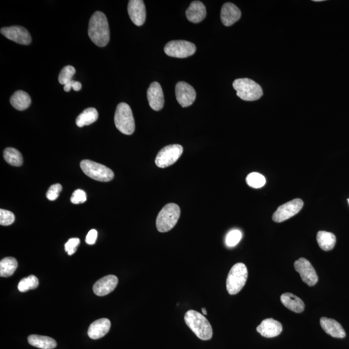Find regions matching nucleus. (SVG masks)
I'll return each instance as SVG.
<instances>
[{
    "label": "nucleus",
    "instance_id": "nucleus-1",
    "mask_svg": "<svg viewBox=\"0 0 349 349\" xmlns=\"http://www.w3.org/2000/svg\"><path fill=\"white\" fill-rule=\"evenodd\" d=\"M88 35L91 41L99 47L106 46L110 39L108 19L102 12L97 11L90 18Z\"/></svg>",
    "mask_w": 349,
    "mask_h": 349
},
{
    "label": "nucleus",
    "instance_id": "nucleus-2",
    "mask_svg": "<svg viewBox=\"0 0 349 349\" xmlns=\"http://www.w3.org/2000/svg\"><path fill=\"white\" fill-rule=\"evenodd\" d=\"M184 321L199 339L209 340L212 338V327L205 315L196 310H191L185 314Z\"/></svg>",
    "mask_w": 349,
    "mask_h": 349
},
{
    "label": "nucleus",
    "instance_id": "nucleus-3",
    "mask_svg": "<svg viewBox=\"0 0 349 349\" xmlns=\"http://www.w3.org/2000/svg\"><path fill=\"white\" fill-rule=\"evenodd\" d=\"M179 206L174 203L166 205L159 212L156 220V227L161 233L170 231L179 219Z\"/></svg>",
    "mask_w": 349,
    "mask_h": 349
},
{
    "label": "nucleus",
    "instance_id": "nucleus-4",
    "mask_svg": "<svg viewBox=\"0 0 349 349\" xmlns=\"http://www.w3.org/2000/svg\"><path fill=\"white\" fill-rule=\"evenodd\" d=\"M237 96L245 101H255L263 96V89L260 85L249 78H239L233 83Z\"/></svg>",
    "mask_w": 349,
    "mask_h": 349
},
{
    "label": "nucleus",
    "instance_id": "nucleus-5",
    "mask_svg": "<svg viewBox=\"0 0 349 349\" xmlns=\"http://www.w3.org/2000/svg\"><path fill=\"white\" fill-rule=\"evenodd\" d=\"M248 278V269L244 263L233 266L227 279V289L230 295L238 294L245 285Z\"/></svg>",
    "mask_w": 349,
    "mask_h": 349
},
{
    "label": "nucleus",
    "instance_id": "nucleus-6",
    "mask_svg": "<svg viewBox=\"0 0 349 349\" xmlns=\"http://www.w3.org/2000/svg\"><path fill=\"white\" fill-rule=\"evenodd\" d=\"M116 128L125 135L134 134L135 123L132 109L128 104L122 103L118 104L115 115Z\"/></svg>",
    "mask_w": 349,
    "mask_h": 349
},
{
    "label": "nucleus",
    "instance_id": "nucleus-7",
    "mask_svg": "<svg viewBox=\"0 0 349 349\" xmlns=\"http://www.w3.org/2000/svg\"><path fill=\"white\" fill-rule=\"evenodd\" d=\"M80 167L87 176L98 181L109 182L114 178V173L110 168L92 161H82Z\"/></svg>",
    "mask_w": 349,
    "mask_h": 349
},
{
    "label": "nucleus",
    "instance_id": "nucleus-8",
    "mask_svg": "<svg viewBox=\"0 0 349 349\" xmlns=\"http://www.w3.org/2000/svg\"><path fill=\"white\" fill-rule=\"evenodd\" d=\"M183 152V148L179 144L169 145L158 152L155 158L156 165L160 168L169 167L179 160Z\"/></svg>",
    "mask_w": 349,
    "mask_h": 349
},
{
    "label": "nucleus",
    "instance_id": "nucleus-9",
    "mask_svg": "<svg viewBox=\"0 0 349 349\" xmlns=\"http://www.w3.org/2000/svg\"><path fill=\"white\" fill-rule=\"evenodd\" d=\"M196 47L193 43L185 40H174L168 42L165 47V52L168 56L174 58H184L193 55L196 53Z\"/></svg>",
    "mask_w": 349,
    "mask_h": 349
},
{
    "label": "nucleus",
    "instance_id": "nucleus-10",
    "mask_svg": "<svg viewBox=\"0 0 349 349\" xmlns=\"http://www.w3.org/2000/svg\"><path fill=\"white\" fill-rule=\"evenodd\" d=\"M303 206V202L301 199H293L280 206L273 214L272 219L275 223L283 222L300 212Z\"/></svg>",
    "mask_w": 349,
    "mask_h": 349
},
{
    "label": "nucleus",
    "instance_id": "nucleus-11",
    "mask_svg": "<svg viewBox=\"0 0 349 349\" xmlns=\"http://www.w3.org/2000/svg\"><path fill=\"white\" fill-rule=\"evenodd\" d=\"M294 265L296 271L300 274L304 282L310 287L314 286L317 283L318 275L309 261L301 258L296 261Z\"/></svg>",
    "mask_w": 349,
    "mask_h": 349
},
{
    "label": "nucleus",
    "instance_id": "nucleus-12",
    "mask_svg": "<svg viewBox=\"0 0 349 349\" xmlns=\"http://www.w3.org/2000/svg\"><path fill=\"white\" fill-rule=\"evenodd\" d=\"M175 94L178 103L183 108L192 105L196 99V92L194 87L185 82L177 83Z\"/></svg>",
    "mask_w": 349,
    "mask_h": 349
},
{
    "label": "nucleus",
    "instance_id": "nucleus-13",
    "mask_svg": "<svg viewBox=\"0 0 349 349\" xmlns=\"http://www.w3.org/2000/svg\"><path fill=\"white\" fill-rule=\"evenodd\" d=\"M1 33L7 39L19 44L28 45L31 42V37L29 33L25 28L21 26L3 27L1 28Z\"/></svg>",
    "mask_w": 349,
    "mask_h": 349
},
{
    "label": "nucleus",
    "instance_id": "nucleus-14",
    "mask_svg": "<svg viewBox=\"0 0 349 349\" xmlns=\"http://www.w3.org/2000/svg\"><path fill=\"white\" fill-rule=\"evenodd\" d=\"M128 14L133 23L137 26L144 24L146 18V7L142 0H131L128 4Z\"/></svg>",
    "mask_w": 349,
    "mask_h": 349
},
{
    "label": "nucleus",
    "instance_id": "nucleus-15",
    "mask_svg": "<svg viewBox=\"0 0 349 349\" xmlns=\"http://www.w3.org/2000/svg\"><path fill=\"white\" fill-rule=\"evenodd\" d=\"M147 98L151 109L156 111L162 110L165 104V98L162 87L158 82H154L149 85L147 91Z\"/></svg>",
    "mask_w": 349,
    "mask_h": 349
},
{
    "label": "nucleus",
    "instance_id": "nucleus-16",
    "mask_svg": "<svg viewBox=\"0 0 349 349\" xmlns=\"http://www.w3.org/2000/svg\"><path fill=\"white\" fill-rule=\"evenodd\" d=\"M118 282V279L115 275H106L96 282L92 287V290L97 296H106L112 293L117 286Z\"/></svg>",
    "mask_w": 349,
    "mask_h": 349
},
{
    "label": "nucleus",
    "instance_id": "nucleus-17",
    "mask_svg": "<svg viewBox=\"0 0 349 349\" xmlns=\"http://www.w3.org/2000/svg\"><path fill=\"white\" fill-rule=\"evenodd\" d=\"M282 331L281 323L272 318L263 320L257 327V331L265 338H274L279 336Z\"/></svg>",
    "mask_w": 349,
    "mask_h": 349
},
{
    "label": "nucleus",
    "instance_id": "nucleus-18",
    "mask_svg": "<svg viewBox=\"0 0 349 349\" xmlns=\"http://www.w3.org/2000/svg\"><path fill=\"white\" fill-rule=\"evenodd\" d=\"M241 12L238 7L232 3H227L223 6L220 12V19L225 26H231L241 18Z\"/></svg>",
    "mask_w": 349,
    "mask_h": 349
},
{
    "label": "nucleus",
    "instance_id": "nucleus-19",
    "mask_svg": "<svg viewBox=\"0 0 349 349\" xmlns=\"http://www.w3.org/2000/svg\"><path fill=\"white\" fill-rule=\"evenodd\" d=\"M111 328V322L106 318H102L92 323L89 327L87 334L90 338L99 339L106 336Z\"/></svg>",
    "mask_w": 349,
    "mask_h": 349
},
{
    "label": "nucleus",
    "instance_id": "nucleus-20",
    "mask_svg": "<svg viewBox=\"0 0 349 349\" xmlns=\"http://www.w3.org/2000/svg\"><path fill=\"white\" fill-rule=\"evenodd\" d=\"M320 325L324 331L333 338H343L346 336L345 330L336 320L323 317L320 319Z\"/></svg>",
    "mask_w": 349,
    "mask_h": 349
},
{
    "label": "nucleus",
    "instance_id": "nucleus-21",
    "mask_svg": "<svg viewBox=\"0 0 349 349\" xmlns=\"http://www.w3.org/2000/svg\"><path fill=\"white\" fill-rule=\"evenodd\" d=\"M186 15L189 21L198 23L203 21L206 16V10L205 5L201 2L194 1L187 8Z\"/></svg>",
    "mask_w": 349,
    "mask_h": 349
},
{
    "label": "nucleus",
    "instance_id": "nucleus-22",
    "mask_svg": "<svg viewBox=\"0 0 349 349\" xmlns=\"http://www.w3.org/2000/svg\"><path fill=\"white\" fill-rule=\"evenodd\" d=\"M282 305L296 313H301L305 309V303L298 296L291 293L282 294L281 296Z\"/></svg>",
    "mask_w": 349,
    "mask_h": 349
},
{
    "label": "nucleus",
    "instance_id": "nucleus-23",
    "mask_svg": "<svg viewBox=\"0 0 349 349\" xmlns=\"http://www.w3.org/2000/svg\"><path fill=\"white\" fill-rule=\"evenodd\" d=\"M11 105L19 111L25 110L31 104V99L27 92L19 90L16 91L10 99Z\"/></svg>",
    "mask_w": 349,
    "mask_h": 349
},
{
    "label": "nucleus",
    "instance_id": "nucleus-24",
    "mask_svg": "<svg viewBox=\"0 0 349 349\" xmlns=\"http://www.w3.org/2000/svg\"><path fill=\"white\" fill-rule=\"evenodd\" d=\"M28 342L30 345L42 349L56 348L57 343L54 339L48 336L33 334L28 337Z\"/></svg>",
    "mask_w": 349,
    "mask_h": 349
},
{
    "label": "nucleus",
    "instance_id": "nucleus-25",
    "mask_svg": "<svg viewBox=\"0 0 349 349\" xmlns=\"http://www.w3.org/2000/svg\"><path fill=\"white\" fill-rule=\"evenodd\" d=\"M316 239L320 248L324 251L332 250L336 243L335 235L328 232H318Z\"/></svg>",
    "mask_w": 349,
    "mask_h": 349
},
{
    "label": "nucleus",
    "instance_id": "nucleus-26",
    "mask_svg": "<svg viewBox=\"0 0 349 349\" xmlns=\"http://www.w3.org/2000/svg\"><path fill=\"white\" fill-rule=\"evenodd\" d=\"M98 117V111L96 108H87L78 116L76 120V123L78 127L82 128L96 122Z\"/></svg>",
    "mask_w": 349,
    "mask_h": 349
},
{
    "label": "nucleus",
    "instance_id": "nucleus-27",
    "mask_svg": "<svg viewBox=\"0 0 349 349\" xmlns=\"http://www.w3.org/2000/svg\"><path fill=\"white\" fill-rule=\"evenodd\" d=\"M18 267V262L15 258H5L0 261V275L1 277H8L13 275Z\"/></svg>",
    "mask_w": 349,
    "mask_h": 349
},
{
    "label": "nucleus",
    "instance_id": "nucleus-28",
    "mask_svg": "<svg viewBox=\"0 0 349 349\" xmlns=\"http://www.w3.org/2000/svg\"><path fill=\"white\" fill-rule=\"evenodd\" d=\"M5 160L9 165L13 166H20L23 164L22 155L17 149L13 148H7L4 152Z\"/></svg>",
    "mask_w": 349,
    "mask_h": 349
},
{
    "label": "nucleus",
    "instance_id": "nucleus-29",
    "mask_svg": "<svg viewBox=\"0 0 349 349\" xmlns=\"http://www.w3.org/2000/svg\"><path fill=\"white\" fill-rule=\"evenodd\" d=\"M39 285V281L35 275H30L24 277L19 282L18 289L21 293H25L29 290H34Z\"/></svg>",
    "mask_w": 349,
    "mask_h": 349
},
{
    "label": "nucleus",
    "instance_id": "nucleus-30",
    "mask_svg": "<svg viewBox=\"0 0 349 349\" xmlns=\"http://www.w3.org/2000/svg\"><path fill=\"white\" fill-rule=\"evenodd\" d=\"M246 181L249 186L253 188H260L264 186L266 183L265 177L260 173L256 172L250 173L246 177Z\"/></svg>",
    "mask_w": 349,
    "mask_h": 349
},
{
    "label": "nucleus",
    "instance_id": "nucleus-31",
    "mask_svg": "<svg viewBox=\"0 0 349 349\" xmlns=\"http://www.w3.org/2000/svg\"><path fill=\"white\" fill-rule=\"evenodd\" d=\"M76 73L75 68L71 66H67L61 70L58 77V82L60 84L65 85L73 80V76Z\"/></svg>",
    "mask_w": 349,
    "mask_h": 349
},
{
    "label": "nucleus",
    "instance_id": "nucleus-32",
    "mask_svg": "<svg viewBox=\"0 0 349 349\" xmlns=\"http://www.w3.org/2000/svg\"><path fill=\"white\" fill-rule=\"evenodd\" d=\"M242 232L239 230H232L226 237V244L229 247L236 246L242 239Z\"/></svg>",
    "mask_w": 349,
    "mask_h": 349
},
{
    "label": "nucleus",
    "instance_id": "nucleus-33",
    "mask_svg": "<svg viewBox=\"0 0 349 349\" xmlns=\"http://www.w3.org/2000/svg\"><path fill=\"white\" fill-rule=\"evenodd\" d=\"M14 220L15 217L13 212L4 209L0 210V225L2 226H9L13 224Z\"/></svg>",
    "mask_w": 349,
    "mask_h": 349
},
{
    "label": "nucleus",
    "instance_id": "nucleus-34",
    "mask_svg": "<svg viewBox=\"0 0 349 349\" xmlns=\"http://www.w3.org/2000/svg\"><path fill=\"white\" fill-rule=\"evenodd\" d=\"M87 201L86 194L82 189H78L73 192L72 196H71V201L75 205H79V204L84 203Z\"/></svg>",
    "mask_w": 349,
    "mask_h": 349
},
{
    "label": "nucleus",
    "instance_id": "nucleus-35",
    "mask_svg": "<svg viewBox=\"0 0 349 349\" xmlns=\"http://www.w3.org/2000/svg\"><path fill=\"white\" fill-rule=\"evenodd\" d=\"M61 189H62V187H61L60 184L52 185L47 192V198L49 201H55L58 198L59 194H60Z\"/></svg>",
    "mask_w": 349,
    "mask_h": 349
},
{
    "label": "nucleus",
    "instance_id": "nucleus-36",
    "mask_svg": "<svg viewBox=\"0 0 349 349\" xmlns=\"http://www.w3.org/2000/svg\"><path fill=\"white\" fill-rule=\"evenodd\" d=\"M80 243V240L78 238H71L68 240L65 244V250L67 251L69 256H72L76 252Z\"/></svg>",
    "mask_w": 349,
    "mask_h": 349
},
{
    "label": "nucleus",
    "instance_id": "nucleus-37",
    "mask_svg": "<svg viewBox=\"0 0 349 349\" xmlns=\"http://www.w3.org/2000/svg\"><path fill=\"white\" fill-rule=\"evenodd\" d=\"M97 236H98V233H97V230L94 229L91 230L87 235L85 242H86L87 244L92 245V244L96 243Z\"/></svg>",
    "mask_w": 349,
    "mask_h": 349
},
{
    "label": "nucleus",
    "instance_id": "nucleus-38",
    "mask_svg": "<svg viewBox=\"0 0 349 349\" xmlns=\"http://www.w3.org/2000/svg\"><path fill=\"white\" fill-rule=\"evenodd\" d=\"M72 88L76 91H80L82 89V84L81 83L77 81H73L72 84Z\"/></svg>",
    "mask_w": 349,
    "mask_h": 349
},
{
    "label": "nucleus",
    "instance_id": "nucleus-39",
    "mask_svg": "<svg viewBox=\"0 0 349 349\" xmlns=\"http://www.w3.org/2000/svg\"><path fill=\"white\" fill-rule=\"evenodd\" d=\"M73 81H74V80H71V82L68 83L67 84H66L65 85H64V91H65L66 92L70 91V90L71 89V88H72V84H73Z\"/></svg>",
    "mask_w": 349,
    "mask_h": 349
},
{
    "label": "nucleus",
    "instance_id": "nucleus-40",
    "mask_svg": "<svg viewBox=\"0 0 349 349\" xmlns=\"http://www.w3.org/2000/svg\"><path fill=\"white\" fill-rule=\"evenodd\" d=\"M202 312H203V314L204 315H207V311H206V308H202Z\"/></svg>",
    "mask_w": 349,
    "mask_h": 349
},
{
    "label": "nucleus",
    "instance_id": "nucleus-41",
    "mask_svg": "<svg viewBox=\"0 0 349 349\" xmlns=\"http://www.w3.org/2000/svg\"><path fill=\"white\" fill-rule=\"evenodd\" d=\"M324 0H314V2H323Z\"/></svg>",
    "mask_w": 349,
    "mask_h": 349
},
{
    "label": "nucleus",
    "instance_id": "nucleus-42",
    "mask_svg": "<svg viewBox=\"0 0 349 349\" xmlns=\"http://www.w3.org/2000/svg\"><path fill=\"white\" fill-rule=\"evenodd\" d=\"M348 203H349V199H348Z\"/></svg>",
    "mask_w": 349,
    "mask_h": 349
}]
</instances>
